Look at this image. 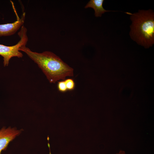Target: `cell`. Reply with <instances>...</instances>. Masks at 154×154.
Returning <instances> with one entry per match:
<instances>
[{
    "label": "cell",
    "mask_w": 154,
    "mask_h": 154,
    "mask_svg": "<svg viewBox=\"0 0 154 154\" xmlns=\"http://www.w3.org/2000/svg\"><path fill=\"white\" fill-rule=\"evenodd\" d=\"M103 0H91L87 4L85 8H92L95 11V15L96 17H100L102 14L109 11L104 9L103 6Z\"/></svg>",
    "instance_id": "8992f818"
},
{
    "label": "cell",
    "mask_w": 154,
    "mask_h": 154,
    "mask_svg": "<svg viewBox=\"0 0 154 154\" xmlns=\"http://www.w3.org/2000/svg\"><path fill=\"white\" fill-rule=\"evenodd\" d=\"M13 8L17 17V20L14 22L0 25V36H10L14 34L23 25L25 17V13H23L19 18L12 3Z\"/></svg>",
    "instance_id": "5b68a950"
},
{
    "label": "cell",
    "mask_w": 154,
    "mask_h": 154,
    "mask_svg": "<svg viewBox=\"0 0 154 154\" xmlns=\"http://www.w3.org/2000/svg\"><path fill=\"white\" fill-rule=\"evenodd\" d=\"M57 88L58 90L62 92H65L68 91L64 80L58 82Z\"/></svg>",
    "instance_id": "ba28073f"
},
{
    "label": "cell",
    "mask_w": 154,
    "mask_h": 154,
    "mask_svg": "<svg viewBox=\"0 0 154 154\" xmlns=\"http://www.w3.org/2000/svg\"><path fill=\"white\" fill-rule=\"evenodd\" d=\"M41 69L50 83L73 76V69L53 52L48 51L38 53L32 51L26 45L20 48Z\"/></svg>",
    "instance_id": "6da1fadb"
},
{
    "label": "cell",
    "mask_w": 154,
    "mask_h": 154,
    "mask_svg": "<svg viewBox=\"0 0 154 154\" xmlns=\"http://www.w3.org/2000/svg\"><path fill=\"white\" fill-rule=\"evenodd\" d=\"M23 129L17 128L3 127L0 129V154L2 151L5 150L11 141L19 135Z\"/></svg>",
    "instance_id": "277c9868"
},
{
    "label": "cell",
    "mask_w": 154,
    "mask_h": 154,
    "mask_svg": "<svg viewBox=\"0 0 154 154\" xmlns=\"http://www.w3.org/2000/svg\"><path fill=\"white\" fill-rule=\"evenodd\" d=\"M27 31V29L23 25L18 33L20 39L14 45L9 46L0 44V55L3 58L4 66H8L11 58L17 57L20 58L23 57V54L20 51L19 49L21 47L26 45L27 43L28 40Z\"/></svg>",
    "instance_id": "3957f363"
},
{
    "label": "cell",
    "mask_w": 154,
    "mask_h": 154,
    "mask_svg": "<svg viewBox=\"0 0 154 154\" xmlns=\"http://www.w3.org/2000/svg\"><path fill=\"white\" fill-rule=\"evenodd\" d=\"M130 15L132 23L131 33L132 37L139 44L145 47L151 46L154 42V15L150 11H140Z\"/></svg>",
    "instance_id": "7a4b0ae2"
},
{
    "label": "cell",
    "mask_w": 154,
    "mask_h": 154,
    "mask_svg": "<svg viewBox=\"0 0 154 154\" xmlns=\"http://www.w3.org/2000/svg\"><path fill=\"white\" fill-rule=\"evenodd\" d=\"M116 154H125V153L124 151L120 150L118 153Z\"/></svg>",
    "instance_id": "9c48e42d"
},
{
    "label": "cell",
    "mask_w": 154,
    "mask_h": 154,
    "mask_svg": "<svg viewBox=\"0 0 154 154\" xmlns=\"http://www.w3.org/2000/svg\"><path fill=\"white\" fill-rule=\"evenodd\" d=\"M68 91H72L75 88V82L74 80L71 78H68L64 80Z\"/></svg>",
    "instance_id": "52a82bcc"
}]
</instances>
